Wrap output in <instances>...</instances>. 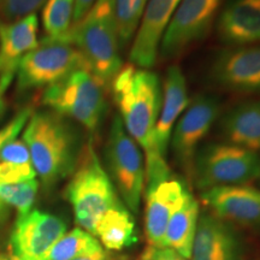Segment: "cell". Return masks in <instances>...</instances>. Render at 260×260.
Wrapping results in <instances>:
<instances>
[{
    "label": "cell",
    "instance_id": "15",
    "mask_svg": "<svg viewBox=\"0 0 260 260\" xmlns=\"http://www.w3.org/2000/svg\"><path fill=\"white\" fill-rule=\"evenodd\" d=\"M201 200L222 220L260 226V190L247 184L220 186L203 190Z\"/></svg>",
    "mask_w": 260,
    "mask_h": 260
},
{
    "label": "cell",
    "instance_id": "27",
    "mask_svg": "<svg viewBox=\"0 0 260 260\" xmlns=\"http://www.w3.org/2000/svg\"><path fill=\"white\" fill-rule=\"evenodd\" d=\"M46 0H0V23H11L37 14Z\"/></svg>",
    "mask_w": 260,
    "mask_h": 260
},
{
    "label": "cell",
    "instance_id": "21",
    "mask_svg": "<svg viewBox=\"0 0 260 260\" xmlns=\"http://www.w3.org/2000/svg\"><path fill=\"white\" fill-rule=\"evenodd\" d=\"M94 236L109 251H122L138 242L134 217L123 203L107 210L96 224Z\"/></svg>",
    "mask_w": 260,
    "mask_h": 260
},
{
    "label": "cell",
    "instance_id": "10",
    "mask_svg": "<svg viewBox=\"0 0 260 260\" xmlns=\"http://www.w3.org/2000/svg\"><path fill=\"white\" fill-rule=\"evenodd\" d=\"M67 233L59 217L39 210L19 214L10 235V255L19 260H44Z\"/></svg>",
    "mask_w": 260,
    "mask_h": 260
},
{
    "label": "cell",
    "instance_id": "8",
    "mask_svg": "<svg viewBox=\"0 0 260 260\" xmlns=\"http://www.w3.org/2000/svg\"><path fill=\"white\" fill-rule=\"evenodd\" d=\"M77 69H86V67L74 45L67 41L44 39L19 64L16 74L17 88H47Z\"/></svg>",
    "mask_w": 260,
    "mask_h": 260
},
{
    "label": "cell",
    "instance_id": "37",
    "mask_svg": "<svg viewBox=\"0 0 260 260\" xmlns=\"http://www.w3.org/2000/svg\"><path fill=\"white\" fill-rule=\"evenodd\" d=\"M98 2H103V0H98Z\"/></svg>",
    "mask_w": 260,
    "mask_h": 260
},
{
    "label": "cell",
    "instance_id": "5",
    "mask_svg": "<svg viewBox=\"0 0 260 260\" xmlns=\"http://www.w3.org/2000/svg\"><path fill=\"white\" fill-rule=\"evenodd\" d=\"M105 89L86 69H77L45 88L42 104L51 111L95 133L106 110Z\"/></svg>",
    "mask_w": 260,
    "mask_h": 260
},
{
    "label": "cell",
    "instance_id": "33",
    "mask_svg": "<svg viewBox=\"0 0 260 260\" xmlns=\"http://www.w3.org/2000/svg\"><path fill=\"white\" fill-rule=\"evenodd\" d=\"M5 92L6 90L0 86V118L4 116V113L6 111V106H8V104H6V99H5Z\"/></svg>",
    "mask_w": 260,
    "mask_h": 260
},
{
    "label": "cell",
    "instance_id": "20",
    "mask_svg": "<svg viewBox=\"0 0 260 260\" xmlns=\"http://www.w3.org/2000/svg\"><path fill=\"white\" fill-rule=\"evenodd\" d=\"M220 132L228 144L260 152V100L233 107L220 121Z\"/></svg>",
    "mask_w": 260,
    "mask_h": 260
},
{
    "label": "cell",
    "instance_id": "26",
    "mask_svg": "<svg viewBox=\"0 0 260 260\" xmlns=\"http://www.w3.org/2000/svg\"><path fill=\"white\" fill-rule=\"evenodd\" d=\"M38 190L39 182L37 178L19 183L0 184V201L5 206L14 207L19 214H25L31 210Z\"/></svg>",
    "mask_w": 260,
    "mask_h": 260
},
{
    "label": "cell",
    "instance_id": "11",
    "mask_svg": "<svg viewBox=\"0 0 260 260\" xmlns=\"http://www.w3.org/2000/svg\"><path fill=\"white\" fill-rule=\"evenodd\" d=\"M219 112L220 105L214 98L199 95L191 100L176 122L171 135L172 151L180 164L188 170L193 165L198 146L210 133Z\"/></svg>",
    "mask_w": 260,
    "mask_h": 260
},
{
    "label": "cell",
    "instance_id": "24",
    "mask_svg": "<svg viewBox=\"0 0 260 260\" xmlns=\"http://www.w3.org/2000/svg\"><path fill=\"white\" fill-rule=\"evenodd\" d=\"M74 8L75 0H46L42 10L45 39L67 41L73 25Z\"/></svg>",
    "mask_w": 260,
    "mask_h": 260
},
{
    "label": "cell",
    "instance_id": "28",
    "mask_svg": "<svg viewBox=\"0 0 260 260\" xmlns=\"http://www.w3.org/2000/svg\"><path fill=\"white\" fill-rule=\"evenodd\" d=\"M37 172L32 164H16L10 161H0V184L19 183L35 180Z\"/></svg>",
    "mask_w": 260,
    "mask_h": 260
},
{
    "label": "cell",
    "instance_id": "6",
    "mask_svg": "<svg viewBox=\"0 0 260 260\" xmlns=\"http://www.w3.org/2000/svg\"><path fill=\"white\" fill-rule=\"evenodd\" d=\"M106 160L112 180L123 203L132 213H138L145 188V167L139 145L115 116L105 148Z\"/></svg>",
    "mask_w": 260,
    "mask_h": 260
},
{
    "label": "cell",
    "instance_id": "12",
    "mask_svg": "<svg viewBox=\"0 0 260 260\" xmlns=\"http://www.w3.org/2000/svg\"><path fill=\"white\" fill-rule=\"evenodd\" d=\"M210 74L223 89L260 94V42L223 51L214 59Z\"/></svg>",
    "mask_w": 260,
    "mask_h": 260
},
{
    "label": "cell",
    "instance_id": "1",
    "mask_svg": "<svg viewBox=\"0 0 260 260\" xmlns=\"http://www.w3.org/2000/svg\"><path fill=\"white\" fill-rule=\"evenodd\" d=\"M110 88L123 125L146 154V184L170 177V169L158 153L154 140L162 99L158 75L128 64L122 67Z\"/></svg>",
    "mask_w": 260,
    "mask_h": 260
},
{
    "label": "cell",
    "instance_id": "35",
    "mask_svg": "<svg viewBox=\"0 0 260 260\" xmlns=\"http://www.w3.org/2000/svg\"><path fill=\"white\" fill-rule=\"evenodd\" d=\"M10 258V254H3V253H0V260H9Z\"/></svg>",
    "mask_w": 260,
    "mask_h": 260
},
{
    "label": "cell",
    "instance_id": "38",
    "mask_svg": "<svg viewBox=\"0 0 260 260\" xmlns=\"http://www.w3.org/2000/svg\"><path fill=\"white\" fill-rule=\"evenodd\" d=\"M259 178H260V177H259Z\"/></svg>",
    "mask_w": 260,
    "mask_h": 260
},
{
    "label": "cell",
    "instance_id": "16",
    "mask_svg": "<svg viewBox=\"0 0 260 260\" xmlns=\"http://www.w3.org/2000/svg\"><path fill=\"white\" fill-rule=\"evenodd\" d=\"M38 31L37 14L0 23V86L5 90L14 81L22 59L39 45Z\"/></svg>",
    "mask_w": 260,
    "mask_h": 260
},
{
    "label": "cell",
    "instance_id": "31",
    "mask_svg": "<svg viewBox=\"0 0 260 260\" xmlns=\"http://www.w3.org/2000/svg\"><path fill=\"white\" fill-rule=\"evenodd\" d=\"M98 0H75V8H74V16H73V25L82 19L84 16L89 12V10L95 5ZM71 25V27H73Z\"/></svg>",
    "mask_w": 260,
    "mask_h": 260
},
{
    "label": "cell",
    "instance_id": "36",
    "mask_svg": "<svg viewBox=\"0 0 260 260\" xmlns=\"http://www.w3.org/2000/svg\"><path fill=\"white\" fill-rule=\"evenodd\" d=\"M9 260H19V259H16V258H14V256H11V255H10Z\"/></svg>",
    "mask_w": 260,
    "mask_h": 260
},
{
    "label": "cell",
    "instance_id": "14",
    "mask_svg": "<svg viewBox=\"0 0 260 260\" xmlns=\"http://www.w3.org/2000/svg\"><path fill=\"white\" fill-rule=\"evenodd\" d=\"M181 0H149L140 19L136 35L129 52L130 64L149 69L157 60L158 50Z\"/></svg>",
    "mask_w": 260,
    "mask_h": 260
},
{
    "label": "cell",
    "instance_id": "19",
    "mask_svg": "<svg viewBox=\"0 0 260 260\" xmlns=\"http://www.w3.org/2000/svg\"><path fill=\"white\" fill-rule=\"evenodd\" d=\"M191 260H239L236 237L224 220L201 214L195 233Z\"/></svg>",
    "mask_w": 260,
    "mask_h": 260
},
{
    "label": "cell",
    "instance_id": "9",
    "mask_svg": "<svg viewBox=\"0 0 260 260\" xmlns=\"http://www.w3.org/2000/svg\"><path fill=\"white\" fill-rule=\"evenodd\" d=\"M223 0H181L160 44L165 59L177 57L210 30Z\"/></svg>",
    "mask_w": 260,
    "mask_h": 260
},
{
    "label": "cell",
    "instance_id": "30",
    "mask_svg": "<svg viewBox=\"0 0 260 260\" xmlns=\"http://www.w3.org/2000/svg\"><path fill=\"white\" fill-rule=\"evenodd\" d=\"M141 260H188L170 248L148 247L141 256Z\"/></svg>",
    "mask_w": 260,
    "mask_h": 260
},
{
    "label": "cell",
    "instance_id": "32",
    "mask_svg": "<svg viewBox=\"0 0 260 260\" xmlns=\"http://www.w3.org/2000/svg\"><path fill=\"white\" fill-rule=\"evenodd\" d=\"M74 260H113V258L105 251V249L102 248L100 251L89 253V254H84Z\"/></svg>",
    "mask_w": 260,
    "mask_h": 260
},
{
    "label": "cell",
    "instance_id": "29",
    "mask_svg": "<svg viewBox=\"0 0 260 260\" xmlns=\"http://www.w3.org/2000/svg\"><path fill=\"white\" fill-rule=\"evenodd\" d=\"M32 113L31 107H24L10 121L8 124L0 129V151L8 142L17 139V136L23 132L25 124Z\"/></svg>",
    "mask_w": 260,
    "mask_h": 260
},
{
    "label": "cell",
    "instance_id": "13",
    "mask_svg": "<svg viewBox=\"0 0 260 260\" xmlns=\"http://www.w3.org/2000/svg\"><path fill=\"white\" fill-rule=\"evenodd\" d=\"M189 191L175 177L147 184L145 233L149 247L165 248V233L174 213L180 209Z\"/></svg>",
    "mask_w": 260,
    "mask_h": 260
},
{
    "label": "cell",
    "instance_id": "18",
    "mask_svg": "<svg viewBox=\"0 0 260 260\" xmlns=\"http://www.w3.org/2000/svg\"><path fill=\"white\" fill-rule=\"evenodd\" d=\"M218 34L232 46L260 42V0H229L218 19Z\"/></svg>",
    "mask_w": 260,
    "mask_h": 260
},
{
    "label": "cell",
    "instance_id": "34",
    "mask_svg": "<svg viewBox=\"0 0 260 260\" xmlns=\"http://www.w3.org/2000/svg\"><path fill=\"white\" fill-rule=\"evenodd\" d=\"M8 217H9L8 206H5V205L0 201V229H2V226L4 225V223L6 222V219H8Z\"/></svg>",
    "mask_w": 260,
    "mask_h": 260
},
{
    "label": "cell",
    "instance_id": "25",
    "mask_svg": "<svg viewBox=\"0 0 260 260\" xmlns=\"http://www.w3.org/2000/svg\"><path fill=\"white\" fill-rule=\"evenodd\" d=\"M149 0H115V17L119 44L125 46L139 27Z\"/></svg>",
    "mask_w": 260,
    "mask_h": 260
},
{
    "label": "cell",
    "instance_id": "4",
    "mask_svg": "<svg viewBox=\"0 0 260 260\" xmlns=\"http://www.w3.org/2000/svg\"><path fill=\"white\" fill-rule=\"evenodd\" d=\"M71 174L73 176L65 189V195L73 207L75 222L81 229L94 236L96 224L103 214L121 201L92 142H87L81 148Z\"/></svg>",
    "mask_w": 260,
    "mask_h": 260
},
{
    "label": "cell",
    "instance_id": "2",
    "mask_svg": "<svg viewBox=\"0 0 260 260\" xmlns=\"http://www.w3.org/2000/svg\"><path fill=\"white\" fill-rule=\"evenodd\" d=\"M22 134L45 188H52L73 172L82 147L69 119L51 110L32 112Z\"/></svg>",
    "mask_w": 260,
    "mask_h": 260
},
{
    "label": "cell",
    "instance_id": "7",
    "mask_svg": "<svg viewBox=\"0 0 260 260\" xmlns=\"http://www.w3.org/2000/svg\"><path fill=\"white\" fill-rule=\"evenodd\" d=\"M200 189L246 184L260 177V155L232 144H216L204 148L194 165Z\"/></svg>",
    "mask_w": 260,
    "mask_h": 260
},
{
    "label": "cell",
    "instance_id": "17",
    "mask_svg": "<svg viewBox=\"0 0 260 260\" xmlns=\"http://www.w3.org/2000/svg\"><path fill=\"white\" fill-rule=\"evenodd\" d=\"M188 105L189 103H188L186 79L181 68L172 65L167 73L160 111L154 130L155 147L162 158L167 155L175 123L178 121Z\"/></svg>",
    "mask_w": 260,
    "mask_h": 260
},
{
    "label": "cell",
    "instance_id": "23",
    "mask_svg": "<svg viewBox=\"0 0 260 260\" xmlns=\"http://www.w3.org/2000/svg\"><path fill=\"white\" fill-rule=\"evenodd\" d=\"M102 248L104 247L95 236L81 228H75L54 243L44 260H74Z\"/></svg>",
    "mask_w": 260,
    "mask_h": 260
},
{
    "label": "cell",
    "instance_id": "3",
    "mask_svg": "<svg viewBox=\"0 0 260 260\" xmlns=\"http://www.w3.org/2000/svg\"><path fill=\"white\" fill-rule=\"evenodd\" d=\"M67 41L80 52L86 70L95 77L104 89H109L123 67L115 0L96 2L88 14L71 27Z\"/></svg>",
    "mask_w": 260,
    "mask_h": 260
},
{
    "label": "cell",
    "instance_id": "22",
    "mask_svg": "<svg viewBox=\"0 0 260 260\" xmlns=\"http://www.w3.org/2000/svg\"><path fill=\"white\" fill-rule=\"evenodd\" d=\"M199 212V203L189 193L169 222L164 239L165 248H170L183 258L190 259Z\"/></svg>",
    "mask_w": 260,
    "mask_h": 260
}]
</instances>
